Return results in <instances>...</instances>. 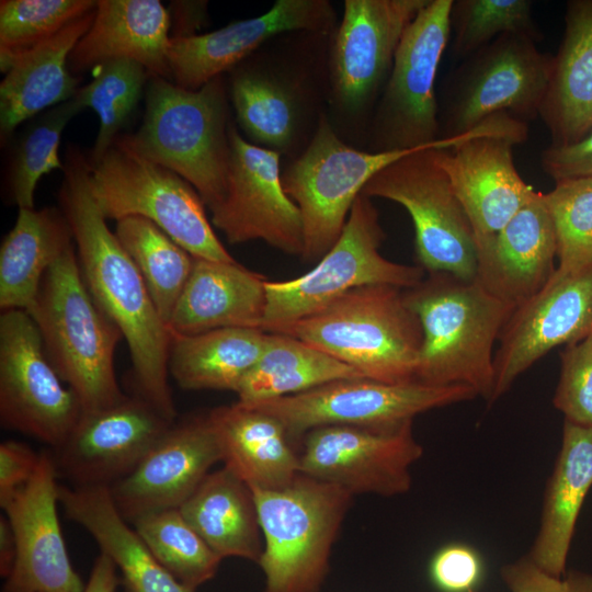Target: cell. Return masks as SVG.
<instances>
[{
  "label": "cell",
  "instance_id": "1",
  "mask_svg": "<svg viewBox=\"0 0 592 592\" xmlns=\"http://www.w3.org/2000/svg\"><path fill=\"white\" fill-rule=\"evenodd\" d=\"M62 172L59 204L72 231L83 281L128 345L135 394L174 422L177 411L168 383L169 329L141 274L94 201L88 157L70 147Z\"/></svg>",
  "mask_w": 592,
  "mask_h": 592
},
{
  "label": "cell",
  "instance_id": "2",
  "mask_svg": "<svg viewBox=\"0 0 592 592\" xmlns=\"http://www.w3.org/2000/svg\"><path fill=\"white\" fill-rule=\"evenodd\" d=\"M418 316L422 344L415 380L434 386L465 385L490 403L494 386L493 346L516 308L476 278L429 273L403 289Z\"/></svg>",
  "mask_w": 592,
  "mask_h": 592
},
{
  "label": "cell",
  "instance_id": "3",
  "mask_svg": "<svg viewBox=\"0 0 592 592\" xmlns=\"http://www.w3.org/2000/svg\"><path fill=\"white\" fill-rule=\"evenodd\" d=\"M228 110L221 76L198 90L150 77L143 123L124 138L139 155L190 183L212 210L228 189Z\"/></svg>",
  "mask_w": 592,
  "mask_h": 592
},
{
  "label": "cell",
  "instance_id": "4",
  "mask_svg": "<svg viewBox=\"0 0 592 592\" xmlns=\"http://www.w3.org/2000/svg\"><path fill=\"white\" fill-rule=\"evenodd\" d=\"M75 248L70 244L47 270L29 314L49 362L88 412L125 395L114 372V351L123 335L91 296Z\"/></svg>",
  "mask_w": 592,
  "mask_h": 592
},
{
  "label": "cell",
  "instance_id": "5",
  "mask_svg": "<svg viewBox=\"0 0 592 592\" xmlns=\"http://www.w3.org/2000/svg\"><path fill=\"white\" fill-rule=\"evenodd\" d=\"M292 335L383 383L415 380L422 344L418 316L403 289L366 285L277 332Z\"/></svg>",
  "mask_w": 592,
  "mask_h": 592
},
{
  "label": "cell",
  "instance_id": "6",
  "mask_svg": "<svg viewBox=\"0 0 592 592\" xmlns=\"http://www.w3.org/2000/svg\"><path fill=\"white\" fill-rule=\"evenodd\" d=\"M263 535L264 592H319L353 494L299 474L288 486L251 489Z\"/></svg>",
  "mask_w": 592,
  "mask_h": 592
},
{
  "label": "cell",
  "instance_id": "7",
  "mask_svg": "<svg viewBox=\"0 0 592 592\" xmlns=\"http://www.w3.org/2000/svg\"><path fill=\"white\" fill-rule=\"evenodd\" d=\"M89 167L91 193L105 219L144 217L194 258L236 261L217 238L196 190L139 155L124 136Z\"/></svg>",
  "mask_w": 592,
  "mask_h": 592
},
{
  "label": "cell",
  "instance_id": "8",
  "mask_svg": "<svg viewBox=\"0 0 592 592\" xmlns=\"http://www.w3.org/2000/svg\"><path fill=\"white\" fill-rule=\"evenodd\" d=\"M453 1L429 0L406 30L374 116V151L451 148L491 133L483 123L459 136L441 138L434 87L451 37Z\"/></svg>",
  "mask_w": 592,
  "mask_h": 592
},
{
  "label": "cell",
  "instance_id": "9",
  "mask_svg": "<svg viewBox=\"0 0 592 592\" xmlns=\"http://www.w3.org/2000/svg\"><path fill=\"white\" fill-rule=\"evenodd\" d=\"M385 238L378 212L360 194L334 246L306 274L287 281H265L266 308L262 330H278L321 310L348 292L366 285L408 289L425 271L392 262L379 252Z\"/></svg>",
  "mask_w": 592,
  "mask_h": 592
},
{
  "label": "cell",
  "instance_id": "10",
  "mask_svg": "<svg viewBox=\"0 0 592 592\" xmlns=\"http://www.w3.org/2000/svg\"><path fill=\"white\" fill-rule=\"evenodd\" d=\"M414 150L377 172L361 194L401 205L414 227L415 255L428 273L466 281L477 274V247L468 216L436 160L435 150Z\"/></svg>",
  "mask_w": 592,
  "mask_h": 592
},
{
  "label": "cell",
  "instance_id": "11",
  "mask_svg": "<svg viewBox=\"0 0 592 592\" xmlns=\"http://www.w3.org/2000/svg\"><path fill=\"white\" fill-rule=\"evenodd\" d=\"M414 150L368 152L352 148L322 115L309 145L282 172L284 190L301 214L303 261L318 262L341 236L366 183Z\"/></svg>",
  "mask_w": 592,
  "mask_h": 592
},
{
  "label": "cell",
  "instance_id": "12",
  "mask_svg": "<svg viewBox=\"0 0 592 592\" xmlns=\"http://www.w3.org/2000/svg\"><path fill=\"white\" fill-rule=\"evenodd\" d=\"M520 33H506L483 46L456 69L441 123V138L465 134L497 114L525 123L539 117L553 55Z\"/></svg>",
  "mask_w": 592,
  "mask_h": 592
},
{
  "label": "cell",
  "instance_id": "13",
  "mask_svg": "<svg viewBox=\"0 0 592 592\" xmlns=\"http://www.w3.org/2000/svg\"><path fill=\"white\" fill-rule=\"evenodd\" d=\"M476 397L477 392L465 385L434 386L418 380L391 384L351 378L246 406L276 418L297 442L315 428H390L413 421L420 413Z\"/></svg>",
  "mask_w": 592,
  "mask_h": 592
},
{
  "label": "cell",
  "instance_id": "14",
  "mask_svg": "<svg viewBox=\"0 0 592 592\" xmlns=\"http://www.w3.org/2000/svg\"><path fill=\"white\" fill-rule=\"evenodd\" d=\"M83 413L78 396L49 362L36 323L24 310L0 316V422L53 449Z\"/></svg>",
  "mask_w": 592,
  "mask_h": 592
},
{
  "label": "cell",
  "instance_id": "15",
  "mask_svg": "<svg viewBox=\"0 0 592 592\" xmlns=\"http://www.w3.org/2000/svg\"><path fill=\"white\" fill-rule=\"evenodd\" d=\"M299 474L337 485L353 496H400L411 488V467L423 454L412 421L390 428L325 425L300 441Z\"/></svg>",
  "mask_w": 592,
  "mask_h": 592
},
{
  "label": "cell",
  "instance_id": "16",
  "mask_svg": "<svg viewBox=\"0 0 592 592\" xmlns=\"http://www.w3.org/2000/svg\"><path fill=\"white\" fill-rule=\"evenodd\" d=\"M227 194L210 210V223L230 243L262 240L287 254L301 255L304 228L298 206L282 183L280 152L244 139L229 128Z\"/></svg>",
  "mask_w": 592,
  "mask_h": 592
},
{
  "label": "cell",
  "instance_id": "17",
  "mask_svg": "<svg viewBox=\"0 0 592 592\" xmlns=\"http://www.w3.org/2000/svg\"><path fill=\"white\" fill-rule=\"evenodd\" d=\"M174 422L137 394L83 412L50 452L57 476L71 487L110 488L135 469Z\"/></svg>",
  "mask_w": 592,
  "mask_h": 592
},
{
  "label": "cell",
  "instance_id": "18",
  "mask_svg": "<svg viewBox=\"0 0 592 592\" xmlns=\"http://www.w3.org/2000/svg\"><path fill=\"white\" fill-rule=\"evenodd\" d=\"M429 0H345L330 53L338 106L361 113L384 89L400 41Z\"/></svg>",
  "mask_w": 592,
  "mask_h": 592
},
{
  "label": "cell",
  "instance_id": "19",
  "mask_svg": "<svg viewBox=\"0 0 592 592\" xmlns=\"http://www.w3.org/2000/svg\"><path fill=\"white\" fill-rule=\"evenodd\" d=\"M591 334L592 263L571 274L554 273L537 294L514 309L500 334L490 403L550 350Z\"/></svg>",
  "mask_w": 592,
  "mask_h": 592
},
{
  "label": "cell",
  "instance_id": "20",
  "mask_svg": "<svg viewBox=\"0 0 592 592\" xmlns=\"http://www.w3.org/2000/svg\"><path fill=\"white\" fill-rule=\"evenodd\" d=\"M57 473L50 452H41L37 468L4 505L16 543V557L2 592H83L73 569L57 513Z\"/></svg>",
  "mask_w": 592,
  "mask_h": 592
},
{
  "label": "cell",
  "instance_id": "21",
  "mask_svg": "<svg viewBox=\"0 0 592 592\" xmlns=\"http://www.w3.org/2000/svg\"><path fill=\"white\" fill-rule=\"evenodd\" d=\"M217 462L221 453L206 413L190 417L175 421L109 491L118 513L132 523L150 512L180 508Z\"/></svg>",
  "mask_w": 592,
  "mask_h": 592
},
{
  "label": "cell",
  "instance_id": "22",
  "mask_svg": "<svg viewBox=\"0 0 592 592\" xmlns=\"http://www.w3.org/2000/svg\"><path fill=\"white\" fill-rule=\"evenodd\" d=\"M334 11L327 0H277L264 14L206 34L170 38L168 62L171 81L198 90L231 69L267 39L286 32L327 33Z\"/></svg>",
  "mask_w": 592,
  "mask_h": 592
},
{
  "label": "cell",
  "instance_id": "23",
  "mask_svg": "<svg viewBox=\"0 0 592 592\" xmlns=\"http://www.w3.org/2000/svg\"><path fill=\"white\" fill-rule=\"evenodd\" d=\"M515 145L504 137L480 135L435 150L471 224L477 249L490 242L535 193L514 164Z\"/></svg>",
  "mask_w": 592,
  "mask_h": 592
},
{
  "label": "cell",
  "instance_id": "24",
  "mask_svg": "<svg viewBox=\"0 0 592 592\" xmlns=\"http://www.w3.org/2000/svg\"><path fill=\"white\" fill-rule=\"evenodd\" d=\"M557 243L543 193L535 191L498 235L477 249L476 280L491 294L522 305L554 275Z\"/></svg>",
  "mask_w": 592,
  "mask_h": 592
},
{
  "label": "cell",
  "instance_id": "25",
  "mask_svg": "<svg viewBox=\"0 0 592 592\" xmlns=\"http://www.w3.org/2000/svg\"><path fill=\"white\" fill-rule=\"evenodd\" d=\"M169 12L158 0H100L89 31L68 58L72 73L116 59L140 64L150 77L171 81Z\"/></svg>",
  "mask_w": 592,
  "mask_h": 592
},
{
  "label": "cell",
  "instance_id": "26",
  "mask_svg": "<svg viewBox=\"0 0 592 592\" xmlns=\"http://www.w3.org/2000/svg\"><path fill=\"white\" fill-rule=\"evenodd\" d=\"M265 281L237 261L194 258L189 280L168 322L170 334L194 335L224 328L262 330Z\"/></svg>",
  "mask_w": 592,
  "mask_h": 592
},
{
  "label": "cell",
  "instance_id": "27",
  "mask_svg": "<svg viewBox=\"0 0 592 592\" xmlns=\"http://www.w3.org/2000/svg\"><path fill=\"white\" fill-rule=\"evenodd\" d=\"M206 415L224 466L251 489H281L299 475V449L273 415L238 401Z\"/></svg>",
  "mask_w": 592,
  "mask_h": 592
},
{
  "label": "cell",
  "instance_id": "28",
  "mask_svg": "<svg viewBox=\"0 0 592 592\" xmlns=\"http://www.w3.org/2000/svg\"><path fill=\"white\" fill-rule=\"evenodd\" d=\"M592 488V426L565 421L560 448L547 480L539 526L526 555L544 571L561 577L583 502Z\"/></svg>",
  "mask_w": 592,
  "mask_h": 592
},
{
  "label": "cell",
  "instance_id": "29",
  "mask_svg": "<svg viewBox=\"0 0 592 592\" xmlns=\"http://www.w3.org/2000/svg\"><path fill=\"white\" fill-rule=\"evenodd\" d=\"M539 117L549 146L573 145L592 130V0L566 5L565 32L553 55Z\"/></svg>",
  "mask_w": 592,
  "mask_h": 592
},
{
  "label": "cell",
  "instance_id": "30",
  "mask_svg": "<svg viewBox=\"0 0 592 592\" xmlns=\"http://www.w3.org/2000/svg\"><path fill=\"white\" fill-rule=\"evenodd\" d=\"M68 519L94 538L121 572L125 592H195L178 581L118 513L109 488L58 486Z\"/></svg>",
  "mask_w": 592,
  "mask_h": 592
},
{
  "label": "cell",
  "instance_id": "31",
  "mask_svg": "<svg viewBox=\"0 0 592 592\" xmlns=\"http://www.w3.org/2000/svg\"><path fill=\"white\" fill-rule=\"evenodd\" d=\"M94 12L76 19L13 61L0 84L2 143L22 122L76 95L79 79L69 70L68 58L91 27Z\"/></svg>",
  "mask_w": 592,
  "mask_h": 592
},
{
  "label": "cell",
  "instance_id": "32",
  "mask_svg": "<svg viewBox=\"0 0 592 592\" xmlns=\"http://www.w3.org/2000/svg\"><path fill=\"white\" fill-rule=\"evenodd\" d=\"M179 510L221 559L259 562L264 542L253 492L227 467L210 471Z\"/></svg>",
  "mask_w": 592,
  "mask_h": 592
},
{
  "label": "cell",
  "instance_id": "33",
  "mask_svg": "<svg viewBox=\"0 0 592 592\" xmlns=\"http://www.w3.org/2000/svg\"><path fill=\"white\" fill-rule=\"evenodd\" d=\"M72 231L60 208H19L0 248V308L29 312L50 265L72 244Z\"/></svg>",
  "mask_w": 592,
  "mask_h": 592
},
{
  "label": "cell",
  "instance_id": "34",
  "mask_svg": "<svg viewBox=\"0 0 592 592\" xmlns=\"http://www.w3.org/2000/svg\"><path fill=\"white\" fill-rule=\"evenodd\" d=\"M266 338L265 331L246 328L171 335L169 374L186 390L237 392L262 355Z\"/></svg>",
  "mask_w": 592,
  "mask_h": 592
},
{
  "label": "cell",
  "instance_id": "35",
  "mask_svg": "<svg viewBox=\"0 0 592 592\" xmlns=\"http://www.w3.org/2000/svg\"><path fill=\"white\" fill-rule=\"evenodd\" d=\"M365 378L353 367L288 334L267 332L264 350L240 384L238 402L296 395L339 379Z\"/></svg>",
  "mask_w": 592,
  "mask_h": 592
},
{
  "label": "cell",
  "instance_id": "36",
  "mask_svg": "<svg viewBox=\"0 0 592 592\" xmlns=\"http://www.w3.org/2000/svg\"><path fill=\"white\" fill-rule=\"evenodd\" d=\"M114 234L141 274L168 327L191 274L194 257L144 217L130 216L117 220Z\"/></svg>",
  "mask_w": 592,
  "mask_h": 592
},
{
  "label": "cell",
  "instance_id": "37",
  "mask_svg": "<svg viewBox=\"0 0 592 592\" xmlns=\"http://www.w3.org/2000/svg\"><path fill=\"white\" fill-rule=\"evenodd\" d=\"M231 100L240 127L258 146L280 152L292 144L297 104L283 82L261 72L240 70L231 80Z\"/></svg>",
  "mask_w": 592,
  "mask_h": 592
},
{
  "label": "cell",
  "instance_id": "38",
  "mask_svg": "<svg viewBox=\"0 0 592 592\" xmlns=\"http://www.w3.org/2000/svg\"><path fill=\"white\" fill-rule=\"evenodd\" d=\"M130 524L156 559L185 587L195 591L217 573L223 559L179 508L144 514Z\"/></svg>",
  "mask_w": 592,
  "mask_h": 592
},
{
  "label": "cell",
  "instance_id": "39",
  "mask_svg": "<svg viewBox=\"0 0 592 592\" xmlns=\"http://www.w3.org/2000/svg\"><path fill=\"white\" fill-rule=\"evenodd\" d=\"M82 109L72 99L36 117L19 138L9 169V190L19 208L34 207V192L39 179L55 169H64L58 148L68 122Z\"/></svg>",
  "mask_w": 592,
  "mask_h": 592
},
{
  "label": "cell",
  "instance_id": "40",
  "mask_svg": "<svg viewBox=\"0 0 592 592\" xmlns=\"http://www.w3.org/2000/svg\"><path fill=\"white\" fill-rule=\"evenodd\" d=\"M147 70L138 62L116 59L95 67L93 79L75 98L91 107L99 117V132L90 162L99 160L118 137L117 133L137 105L147 78Z\"/></svg>",
  "mask_w": 592,
  "mask_h": 592
},
{
  "label": "cell",
  "instance_id": "41",
  "mask_svg": "<svg viewBox=\"0 0 592 592\" xmlns=\"http://www.w3.org/2000/svg\"><path fill=\"white\" fill-rule=\"evenodd\" d=\"M96 8L92 0H2L0 2V67L56 35Z\"/></svg>",
  "mask_w": 592,
  "mask_h": 592
},
{
  "label": "cell",
  "instance_id": "42",
  "mask_svg": "<svg viewBox=\"0 0 592 592\" xmlns=\"http://www.w3.org/2000/svg\"><path fill=\"white\" fill-rule=\"evenodd\" d=\"M532 9L530 0H454L451 12L454 56L466 59L506 33L525 34L539 43L543 34Z\"/></svg>",
  "mask_w": 592,
  "mask_h": 592
},
{
  "label": "cell",
  "instance_id": "43",
  "mask_svg": "<svg viewBox=\"0 0 592 592\" xmlns=\"http://www.w3.org/2000/svg\"><path fill=\"white\" fill-rule=\"evenodd\" d=\"M543 198L557 243L555 273L571 274L592 263V178L555 181Z\"/></svg>",
  "mask_w": 592,
  "mask_h": 592
},
{
  "label": "cell",
  "instance_id": "44",
  "mask_svg": "<svg viewBox=\"0 0 592 592\" xmlns=\"http://www.w3.org/2000/svg\"><path fill=\"white\" fill-rule=\"evenodd\" d=\"M553 403L565 421L592 426V334L561 351Z\"/></svg>",
  "mask_w": 592,
  "mask_h": 592
},
{
  "label": "cell",
  "instance_id": "45",
  "mask_svg": "<svg viewBox=\"0 0 592 592\" xmlns=\"http://www.w3.org/2000/svg\"><path fill=\"white\" fill-rule=\"evenodd\" d=\"M429 576L440 592H478L485 578V562L474 547L451 543L433 555Z\"/></svg>",
  "mask_w": 592,
  "mask_h": 592
},
{
  "label": "cell",
  "instance_id": "46",
  "mask_svg": "<svg viewBox=\"0 0 592 592\" xmlns=\"http://www.w3.org/2000/svg\"><path fill=\"white\" fill-rule=\"evenodd\" d=\"M501 578L510 592H592V573L570 570L561 576H553L527 556L501 568Z\"/></svg>",
  "mask_w": 592,
  "mask_h": 592
},
{
  "label": "cell",
  "instance_id": "47",
  "mask_svg": "<svg viewBox=\"0 0 592 592\" xmlns=\"http://www.w3.org/2000/svg\"><path fill=\"white\" fill-rule=\"evenodd\" d=\"M41 453L18 441L0 444V506L4 505L34 475Z\"/></svg>",
  "mask_w": 592,
  "mask_h": 592
},
{
  "label": "cell",
  "instance_id": "48",
  "mask_svg": "<svg viewBox=\"0 0 592 592\" xmlns=\"http://www.w3.org/2000/svg\"><path fill=\"white\" fill-rule=\"evenodd\" d=\"M543 171L554 181L592 178V130L570 146H548L540 155Z\"/></svg>",
  "mask_w": 592,
  "mask_h": 592
},
{
  "label": "cell",
  "instance_id": "49",
  "mask_svg": "<svg viewBox=\"0 0 592 592\" xmlns=\"http://www.w3.org/2000/svg\"><path fill=\"white\" fill-rule=\"evenodd\" d=\"M170 38H183L197 35L207 21L206 1H172L170 3Z\"/></svg>",
  "mask_w": 592,
  "mask_h": 592
},
{
  "label": "cell",
  "instance_id": "50",
  "mask_svg": "<svg viewBox=\"0 0 592 592\" xmlns=\"http://www.w3.org/2000/svg\"><path fill=\"white\" fill-rule=\"evenodd\" d=\"M122 584L114 561L103 553L95 558L83 592H116Z\"/></svg>",
  "mask_w": 592,
  "mask_h": 592
},
{
  "label": "cell",
  "instance_id": "51",
  "mask_svg": "<svg viewBox=\"0 0 592 592\" xmlns=\"http://www.w3.org/2000/svg\"><path fill=\"white\" fill-rule=\"evenodd\" d=\"M16 543L8 517L0 516V576L5 580L15 562Z\"/></svg>",
  "mask_w": 592,
  "mask_h": 592
}]
</instances>
